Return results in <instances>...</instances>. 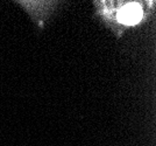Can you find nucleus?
Masks as SVG:
<instances>
[{
  "label": "nucleus",
  "instance_id": "1",
  "mask_svg": "<svg viewBox=\"0 0 156 146\" xmlns=\"http://www.w3.org/2000/svg\"><path fill=\"white\" fill-rule=\"evenodd\" d=\"M118 18L125 25H135L142 18V10L138 4L126 5L119 12Z\"/></svg>",
  "mask_w": 156,
  "mask_h": 146
}]
</instances>
